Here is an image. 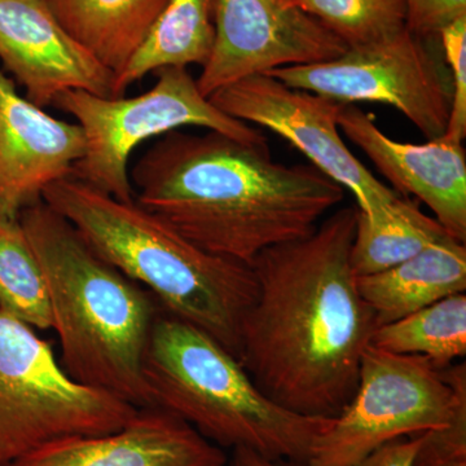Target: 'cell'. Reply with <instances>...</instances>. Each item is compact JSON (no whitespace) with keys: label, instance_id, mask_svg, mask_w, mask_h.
I'll return each mask as SVG.
<instances>
[{"label":"cell","instance_id":"cell-1","mask_svg":"<svg viewBox=\"0 0 466 466\" xmlns=\"http://www.w3.org/2000/svg\"><path fill=\"white\" fill-rule=\"evenodd\" d=\"M358 216L357 207L339 208L250 265L257 294L242 319L238 359L267 397L299 415L341 413L376 328L350 260Z\"/></svg>","mask_w":466,"mask_h":466},{"label":"cell","instance_id":"cell-2","mask_svg":"<svg viewBox=\"0 0 466 466\" xmlns=\"http://www.w3.org/2000/svg\"><path fill=\"white\" fill-rule=\"evenodd\" d=\"M135 201L196 247L251 265L262 251L306 238L345 189L312 165L272 159L267 144L217 131H171L130 173Z\"/></svg>","mask_w":466,"mask_h":466},{"label":"cell","instance_id":"cell-3","mask_svg":"<svg viewBox=\"0 0 466 466\" xmlns=\"http://www.w3.org/2000/svg\"><path fill=\"white\" fill-rule=\"evenodd\" d=\"M42 201L165 311L238 358L242 319L257 294L251 266L200 249L137 201L116 200L73 175L47 187Z\"/></svg>","mask_w":466,"mask_h":466},{"label":"cell","instance_id":"cell-4","mask_svg":"<svg viewBox=\"0 0 466 466\" xmlns=\"http://www.w3.org/2000/svg\"><path fill=\"white\" fill-rule=\"evenodd\" d=\"M18 220L45 274L67 375L135 407H153L143 363L158 314L155 297L96 256L42 200Z\"/></svg>","mask_w":466,"mask_h":466},{"label":"cell","instance_id":"cell-5","mask_svg":"<svg viewBox=\"0 0 466 466\" xmlns=\"http://www.w3.org/2000/svg\"><path fill=\"white\" fill-rule=\"evenodd\" d=\"M152 406L195 428L220 449H249L309 462L332 419L303 416L260 390L238 358L195 325L158 311L143 363Z\"/></svg>","mask_w":466,"mask_h":466},{"label":"cell","instance_id":"cell-6","mask_svg":"<svg viewBox=\"0 0 466 466\" xmlns=\"http://www.w3.org/2000/svg\"><path fill=\"white\" fill-rule=\"evenodd\" d=\"M54 106L75 116L85 134V155L73 177L118 201L135 200L128 164L134 149L152 137L196 126L240 142L267 144L260 131L225 115L205 97L187 67L157 70L153 87L137 96L67 91Z\"/></svg>","mask_w":466,"mask_h":466},{"label":"cell","instance_id":"cell-7","mask_svg":"<svg viewBox=\"0 0 466 466\" xmlns=\"http://www.w3.org/2000/svg\"><path fill=\"white\" fill-rule=\"evenodd\" d=\"M466 412V366L368 345L357 390L318 438L308 464L350 466L401 437L438 431Z\"/></svg>","mask_w":466,"mask_h":466},{"label":"cell","instance_id":"cell-8","mask_svg":"<svg viewBox=\"0 0 466 466\" xmlns=\"http://www.w3.org/2000/svg\"><path fill=\"white\" fill-rule=\"evenodd\" d=\"M137 410L76 382L34 328L0 311V466L63 438L112 433Z\"/></svg>","mask_w":466,"mask_h":466},{"label":"cell","instance_id":"cell-9","mask_svg":"<svg viewBox=\"0 0 466 466\" xmlns=\"http://www.w3.org/2000/svg\"><path fill=\"white\" fill-rule=\"evenodd\" d=\"M289 87L341 104L394 106L428 140L443 137L452 106V76L438 35L404 29L395 35L348 50L325 63L272 70Z\"/></svg>","mask_w":466,"mask_h":466},{"label":"cell","instance_id":"cell-10","mask_svg":"<svg viewBox=\"0 0 466 466\" xmlns=\"http://www.w3.org/2000/svg\"><path fill=\"white\" fill-rule=\"evenodd\" d=\"M208 99L225 115L265 127L289 142L312 167L354 195L359 213L368 222H381L403 201L348 148L339 133L343 104L339 101L289 87L268 75L248 76Z\"/></svg>","mask_w":466,"mask_h":466},{"label":"cell","instance_id":"cell-11","mask_svg":"<svg viewBox=\"0 0 466 466\" xmlns=\"http://www.w3.org/2000/svg\"><path fill=\"white\" fill-rule=\"evenodd\" d=\"M346 50L291 0H216L213 48L196 82L210 97L248 76L325 63Z\"/></svg>","mask_w":466,"mask_h":466},{"label":"cell","instance_id":"cell-12","mask_svg":"<svg viewBox=\"0 0 466 466\" xmlns=\"http://www.w3.org/2000/svg\"><path fill=\"white\" fill-rule=\"evenodd\" d=\"M0 61L39 108L67 91L115 97V75L61 26L45 0H0Z\"/></svg>","mask_w":466,"mask_h":466},{"label":"cell","instance_id":"cell-13","mask_svg":"<svg viewBox=\"0 0 466 466\" xmlns=\"http://www.w3.org/2000/svg\"><path fill=\"white\" fill-rule=\"evenodd\" d=\"M81 126L55 118L21 96L0 67V217L18 219L85 155Z\"/></svg>","mask_w":466,"mask_h":466},{"label":"cell","instance_id":"cell-14","mask_svg":"<svg viewBox=\"0 0 466 466\" xmlns=\"http://www.w3.org/2000/svg\"><path fill=\"white\" fill-rule=\"evenodd\" d=\"M339 127L363 150L400 196H415L451 238L466 241V152L443 137L400 143L383 134L370 113L343 104Z\"/></svg>","mask_w":466,"mask_h":466},{"label":"cell","instance_id":"cell-15","mask_svg":"<svg viewBox=\"0 0 466 466\" xmlns=\"http://www.w3.org/2000/svg\"><path fill=\"white\" fill-rule=\"evenodd\" d=\"M225 451L158 407L139 408L118 431L51 441L11 466H227Z\"/></svg>","mask_w":466,"mask_h":466},{"label":"cell","instance_id":"cell-16","mask_svg":"<svg viewBox=\"0 0 466 466\" xmlns=\"http://www.w3.org/2000/svg\"><path fill=\"white\" fill-rule=\"evenodd\" d=\"M357 287L375 315L376 327L400 320L446 297L465 293V244L444 235L400 265L358 276Z\"/></svg>","mask_w":466,"mask_h":466},{"label":"cell","instance_id":"cell-17","mask_svg":"<svg viewBox=\"0 0 466 466\" xmlns=\"http://www.w3.org/2000/svg\"><path fill=\"white\" fill-rule=\"evenodd\" d=\"M168 0H45L61 26L116 78L142 47Z\"/></svg>","mask_w":466,"mask_h":466},{"label":"cell","instance_id":"cell-18","mask_svg":"<svg viewBox=\"0 0 466 466\" xmlns=\"http://www.w3.org/2000/svg\"><path fill=\"white\" fill-rule=\"evenodd\" d=\"M216 0H168L142 47L115 81V97L165 67L204 66L214 43Z\"/></svg>","mask_w":466,"mask_h":466},{"label":"cell","instance_id":"cell-19","mask_svg":"<svg viewBox=\"0 0 466 466\" xmlns=\"http://www.w3.org/2000/svg\"><path fill=\"white\" fill-rule=\"evenodd\" d=\"M370 345L394 354L420 355L438 368L452 366L466 355V294L458 293L379 325Z\"/></svg>","mask_w":466,"mask_h":466},{"label":"cell","instance_id":"cell-20","mask_svg":"<svg viewBox=\"0 0 466 466\" xmlns=\"http://www.w3.org/2000/svg\"><path fill=\"white\" fill-rule=\"evenodd\" d=\"M444 235L443 227L408 198L381 222L370 223L359 213L350 256L352 272L357 278L379 274L412 258Z\"/></svg>","mask_w":466,"mask_h":466},{"label":"cell","instance_id":"cell-21","mask_svg":"<svg viewBox=\"0 0 466 466\" xmlns=\"http://www.w3.org/2000/svg\"><path fill=\"white\" fill-rule=\"evenodd\" d=\"M0 311L34 328H52L41 263L18 219L0 217Z\"/></svg>","mask_w":466,"mask_h":466},{"label":"cell","instance_id":"cell-22","mask_svg":"<svg viewBox=\"0 0 466 466\" xmlns=\"http://www.w3.org/2000/svg\"><path fill=\"white\" fill-rule=\"evenodd\" d=\"M348 47L389 38L406 29V0H291Z\"/></svg>","mask_w":466,"mask_h":466},{"label":"cell","instance_id":"cell-23","mask_svg":"<svg viewBox=\"0 0 466 466\" xmlns=\"http://www.w3.org/2000/svg\"><path fill=\"white\" fill-rule=\"evenodd\" d=\"M452 76V106L443 139L462 144L466 137V16L453 21L438 34Z\"/></svg>","mask_w":466,"mask_h":466},{"label":"cell","instance_id":"cell-24","mask_svg":"<svg viewBox=\"0 0 466 466\" xmlns=\"http://www.w3.org/2000/svg\"><path fill=\"white\" fill-rule=\"evenodd\" d=\"M406 9L407 29L417 35L433 36L466 16V0H406Z\"/></svg>","mask_w":466,"mask_h":466},{"label":"cell","instance_id":"cell-25","mask_svg":"<svg viewBox=\"0 0 466 466\" xmlns=\"http://www.w3.org/2000/svg\"><path fill=\"white\" fill-rule=\"evenodd\" d=\"M421 434L397 438L350 466H415Z\"/></svg>","mask_w":466,"mask_h":466},{"label":"cell","instance_id":"cell-26","mask_svg":"<svg viewBox=\"0 0 466 466\" xmlns=\"http://www.w3.org/2000/svg\"><path fill=\"white\" fill-rule=\"evenodd\" d=\"M229 466H311L308 462L281 461L259 455L249 449L238 447L232 450V458Z\"/></svg>","mask_w":466,"mask_h":466},{"label":"cell","instance_id":"cell-27","mask_svg":"<svg viewBox=\"0 0 466 466\" xmlns=\"http://www.w3.org/2000/svg\"><path fill=\"white\" fill-rule=\"evenodd\" d=\"M421 466H466V458L441 460V461L429 462Z\"/></svg>","mask_w":466,"mask_h":466}]
</instances>
